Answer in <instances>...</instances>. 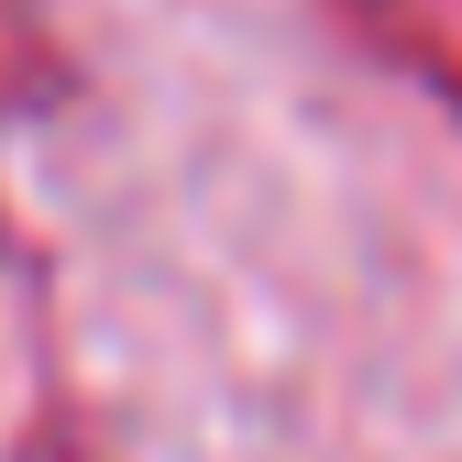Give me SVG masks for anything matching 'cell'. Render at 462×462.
Wrapping results in <instances>:
<instances>
[{
  "instance_id": "1",
  "label": "cell",
  "mask_w": 462,
  "mask_h": 462,
  "mask_svg": "<svg viewBox=\"0 0 462 462\" xmlns=\"http://www.w3.org/2000/svg\"><path fill=\"white\" fill-rule=\"evenodd\" d=\"M330 23L462 110V0H330Z\"/></svg>"
}]
</instances>
